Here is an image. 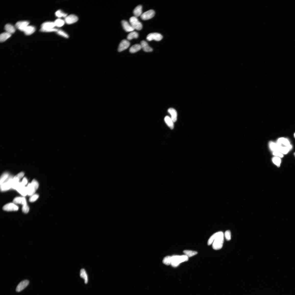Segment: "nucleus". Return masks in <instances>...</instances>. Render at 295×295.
<instances>
[{
  "label": "nucleus",
  "instance_id": "6",
  "mask_svg": "<svg viewBox=\"0 0 295 295\" xmlns=\"http://www.w3.org/2000/svg\"><path fill=\"white\" fill-rule=\"evenodd\" d=\"M15 190L23 196H25L28 195L27 187L21 183H19L16 186Z\"/></svg>",
  "mask_w": 295,
  "mask_h": 295
},
{
  "label": "nucleus",
  "instance_id": "22",
  "mask_svg": "<svg viewBox=\"0 0 295 295\" xmlns=\"http://www.w3.org/2000/svg\"><path fill=\"white\" fill-rule=\"evenodd\" d=\"M5 29L7 32L11 34L14 33L15 31V27L10 24H6L5 26Z\"/></svg>",
  "mask_w": 295,
  "mask_h": 295
},
{
  "label": "nucleus",
  "instance_id": "45",
  "mask_svg": "<svg viewBox=\"0 0 295 295\" xmlns=\"http://www.w3.org/2000/svg\"><path fill=\"white\" fill-rule=\"evenodd\" d=\"M294 156H295V153H294Z\"/></svg>",
  "mask_w": 295,
  "mask_h": 295
},
{
  "label": "nucleus",
  "instance_id": "30",
  "mask_svg": "<svg viewBox=\"0 0 295 295\" xmlns=\"http://www.w3.org/2000/svg\"><path fill=\"white\" fill-rule=\"evenodd\" d=\"M183 253L188 257H192L197 254L198 253L197 252L195 251L187 250L184 251Z\"/></svg>",
  "mask_w": 295,
  "mask_h": 295
},
{
  "label": "nucleus",
  "instance_id": "27",
  "mask_svg": "<svg viewBox=\"0 0 295 295\" xmlns=\"http://www.w3.org/2000/svg\"><path fill=\"white\" fill-rule=\"evenodd\" d=\"M11 34L7 32L2 33L0 36V41L1 42H5L10 38Z\"/></svg>",
  "mask_w": 295,
  "mask_h": 295
},
{
  "label": "nucleus",
  "instance_id": "16",
  "mask_svg": "<svg viewBox=\"0 0 295 295\" xmlns=\"http://www.w3.org/2000/svg\"><path fill=\"white\" fill-rule=\"evenodd\" d=\"M277 143L279 145L282 146H283V145L288 146L290 145L288 139L283 138H279L278 139Z\"/></svg>",
  "mask_w": 295,
  "mask_h": 295
},
{
  "label": "nucleus",
  "instance_id": "37",
  "mask_svg": "<svg viewBox=\"0 0 295 295\" xmlns=\"http://www.w3.org/2000/svg\"><path fill=\"white\" fill-rule=\"evenodd\" d=\"M31 184L34 190V192L35 193L39 187L38 182L35 180L34 179L32 181Z\"/></svg>",
  "mask_w": 295,
  "mask_h": 295
},
{
  "label": "nucleus",
  "instance_id": "5",
  "mask_svg": "<svg viewBox=\"0 0 295 295\" xmlns=\"http://www.w3.org/2000/svg\"><path fill=\"white\" fill-rule=\"evenodd\" d=\"M163 38L162 35L157 33H152L149 34L147 35L146 39L149 41L155 40L157 41L161 40Z\"/></svg>",
  "mask_w": 295,
  "mask_h": 295
},
{
  "label": "nucleus",
  "instance_id": "24",
  "mask_svg": "<svg viewBox=\"0 0 295 295\" xmlns=\"http://www.w3.org/2000/svg\"><path fill=\"white\" fill-rule=\"evenodd\" d=\"M165 121L167 125L171 129H173L174 128V122L171 118L169 116H166L165 118Z\"/></svg>",
  "mask_w": 295,
  "mask_h": 295
},
{
  "label": "nucleus",
  "instance_id": "13",
  "mask_svg": "<svg viewBox=\"0 0 295 295\" xmlns=\"http://www.w3.org/2000/svg\"><path fill=\"white\" fill-rule=\"evenodd\" d=\"M29 284L28 280H23L19 283L16 288V292H19L25 289Z\"/></svg>",
  "mask_w": 295,
  "mask_h": 295
},
{
  "label": "nucleus",
  "instance_id": "10",
  "mask_svg": "<svg viewBox=\"0 0 295 295\" xmlns=\"http://www.w3.org/2000/svg\"><path fill=\"white\" fill-rule=\"evenodd\" d=\"M78 20V18L76 15L71 14L65 18V22L68 24H73Z\"/></svg>",
  "mask_w": 295,
  "mask_h": 295
},
{
  "label": "nucleus",
  "instance_id": "1",
  "mask_svg": "<svg viewBox=\"0 0 295 295\" xmlns=\"http://www.w3.org/2000/svg\"><path fill=\"white\" fill-rule=\"evenodd\" d=\"M224 242V234L222 231H219L213 234L208 241V244L210 245L212 244L213 249L220 250L223 247Z\"/></svg>",
  "mask_w": 295,
  "mask_h": 295
},
{
  "label": "nucleus",
  "instance_id": "35",
  "mask_svg": "<svg viewBox=\"0 0 295 295\" xmlns=\"http://www.w3.org/2000/svg\"><path fill=\"white\" fill-rule=\"evenodd\" d=\"M171 256H167L164 258L163 260V262L165 264L168 265H171Z\"/></svg>",
  "mask_w": 295,
  "mask_h": 295
},
{
  "label": "nucleus",
  "instance_id": "20",
  "mask_svg": "<svg viewBox=\"0 0 295 295\" xmlns=\"http://www.w3.org/2000/svg\"><path fill=\"white\" fill-rule=\"evenodd\" d=\"M292 146L291 145L288 146L283 147L281 146L279 148V151L282 154H286L292 149Z\"/></svg>",
  "mask_w": 295,
  "mask_h": 295
},
{
  "label": "nucleus",
  "instance_id": "44",
  "mask_svg": "<svg viewBox=\"0 0 295 295\" xmlns=\"http://www.w3.org/2000/svg\"><path fill=\"white\" fill-rule=\"evenodd\" d=\"M294 137L295 138V133H294Z\"/></svg>",
  "mask_w": 295,
  "mask_h": 295
},
{
  "label": "nucleus",
  "instance_id": "23",
  "mask_svg": "<svg viewBox=\"0 0 295 295\" xmlns=\"http://www.w3.org/2000/svg\"><path fill=\"white\" fill-rule=\"evenodd\" d=\"M281 146L277 144V143H275L274 142L271 141L269 143V146L271 150L273 151H279V148Z\"/></svg>",
  "mask_w": 295,
  "mask_h": 295
},
{
  "label": "nucleus",
  "instance_id": "33",
  "mask_svg": "<svg viewBox=\"0 0 295 295\" xmlns=\"http://www.w3.org/2000/svg\"><path fill=\"white\" fill-rule=\"evenodd\" d=\"M272 161L278 167L280 166L281 160L280 158L277 156L274 157L272 158Z\"/></svg>",
  "mask_w": 295,
  "mask_h": 295
},
{
  "label": "nucleus",
  "instance_id": "34",
  "mask_svg": "<svg viewBox=\"0 0 295 295\" xmlns=\"http://www.w3.org/2000/svg\"><path fill=\"white\" fill-rule=\"evenodd\" d=\"M24 173L23 172H21L19 173L17 175L15 176L14 177L13 180L14 181L16 182H19V181L21 178L24 175Z\"/></svg>",
  "mask_w": 295,
  "mask_h": 295
},
{
  "label": "nucleus",
  "instance_id": "36",
  "mask_svg": "<svg viewBox=\"0 0 295 295\" xmlns=\"http://www.w3.org/2000/svg\"><path fill=\"white\" fill-rule=\"evenodd\" d=\"M9 177V174L7 173L3 174L1 176L0 180L1 185Z\"/></svg>",
  "mask_w": 295,
  "mask_h": 295
},
{
  "label": "nucleus",
  "instance_id": "2",
  "mask_svg": "<svg viewBox=\"0 0 295 295\" xmlns=\"http://www.w3.org/2000/svg\"><path fill=\"white\" fill-rule=\"evenodd\" d=\"M188 260V257L186 255H174L171 256V265L174 267H177L180 264Z\"/></svg>",
  "mask_w": 295,
  "mask_h": 295
},
{
  "label": "nucleus",
  "instance_id": "43",
  "mask_svg": "<svg viewBox=\"0 0 295 295\" xmlns=\"http://www.w3.org/2000/svg\"><path fill=\"white\" fill-rule=\"evenodd\" d=\"M28 180H27V178H26L24 177L23 178L22 182H21V183L23 185L25 186L27 184V183H28Z\"/></svg>",
  "mask_w": 295,
  "mask_h": 295
},
{
  "label": "nucleus",
  "instance_id": "4",
  "mask_svg": "<svg viewBox=\"0 0 295 295\" xmlns=\"http://www.w3.org/2000/svg\"><path fill=\"white\" fill-rule=\"evenodd\" d=\"M13 177L10 176L1 185V189L2 191H5L8 190L11 188V185Z\"/></svg>",
  "mask_w": 295,
  "mask_h": 295
},
{
  "label": "nucleus",
  "instance_id": "28",
  "mask_svg": "<svg viewBox=\"0 0 295 295\" xmlns=\"http://www.w3.org/2000/svg\"><path fill=\"white\" fill-rule=\"evenodd\" d=\"M139 36L138 33L136 32H133L129 33L127 36V38L128 40H131L133 38H137Z\"/></svg>",
  "mask_w": 295,
  "mask_h": 295
},
{
  "label": "nucleus",
  "instance_id": "21",
  "mask_svg": "<svg viewBox=\"0 0 295 295\" xmlns=\"http://www.w3.org/2000/svg\"><path fill=\"white\" fill-rule=\"evenodd\" d=\"M13 202L15 204H21L23 205L27 204L26 200L24 197L15 198Z\"/></svg>",
  "mask_w": 295,
  "mask_h": 295
},
{
  "label": "nucleus",
  "instance_id": "18",
  "mask_svg": "<svg viewBox=\"0 0 295 295\" xmlns=\"http://www.w3.org/2000/svg\"><path fill=\"white\" fill-rule=\"evenodd\" d=\"M168 112L171 116V119L174 122H175L177 119V113L176 110L173 108H169Z\"/></svg>",
  "mask_w": 295,
  "mask_h": 295
},
{
  "label": "nucleus",
  "instance_id": "15",
  "mask_svg": "<svg viewBox=\"0 0 295 295\" xmlns=\"http://www.w3.org/2000/svg\"><path fill=\"white\" fill-rule=\"evenodd\" d=\"M141 45L143 51L146 52H151L153 51V49L150 47L148 44L145 41L143 40L141 42Z\"/></svg>",
  "mask_w": 295,
  "mask_h": 295
},
{
  "label": "nucleus",
  "instance_id": "39",
  "mask_svg": "<svg viewBox=\"0 0 295 295\" xmlns=\"http://www.w3.org/2000/svg\"><path fill=\"white\" fill-rule=\"evenodd\" d=\"M39 197V195L36 194L33 195L30 198L29 201L30 202H34L35 201L38 199Z\"/></svg>",
  "mask_w": 295,
  "mask_h": 295
},
{
  "label": "nucleus",
  "instance_id": "19",
  "mask_svg": "<svg viewBox=\"0 0 295 295\" xmlns=\"http://www.w3.org/2000/svg\"><path fill=\"white\" fill-rule=\"evenodd\" d=\"M142 5H139L135 8L133 11L134 17H137L142 15Z\"/></svg>",
  "mask_w": 295,
  "mask_h": 295
},
{
  "label": "nucleus",
  "instance_id": "38",
  "mask_svg": "<svg viewBox=\"0 0 295 295\" xmlns=\"http://www.w3.org/2000/svg\"><path fill=\"white\" fill-rule=\"evenodd\" d=\"M57 32L59 35L65 38H68L69 37L68 34L63 30H58Z\"/></svg>",
  "mask_w": 295,
  "mask_h": 295
},
{
  "label": "nucleus",
  "instance_id": "25",
  "mask_svg": "<svg viewBox=\"0 0 295 295\" xmlns=\"http://www.w3.org/2000/svg\"><path fill=\"white\" fill-rule=\"evenodd\" d=\"M80 276L81 278L84 279L85 284H87L88 282V277L86 271L83 269H81L80 272Z\"/></svg>",
  "mask_w": 295,
  "mask_h": 295
},
{
  "label": "nucleus",
  "instance_id": "9",
  "mask_svg": "<svg viewBox=\"0 0 295 295\" xmlns=\"http://www.w3.org/2000/svg\"><path fill=\"white\" fill-rule=\"evenodd\" d=\"M29 22L26 21H19L17 22L16 24L15 27L19 30L24 32L27 26H29Z\"/></svg>",
  "mask_w": 295,
  "mask_h": 295
},
{
  "label": "nucleus",
  "instance_id": "14",
  "mask_svg": "<svg viewBox=\"0 0 295 295\" xmlns=\"http://www.w3.org/2000/svg\"><path fill=\"white\" fill-rule=\"evenodd\" d=\"M121 23L124 29L126 32H132L134 30V29L127 21L125 20H122L121 21Z\"/></svg>",
  "mask_w": 295,
  "mask_h": 295
},
{
  "label": "nucleus",
  "instance_id": "3",
  "mask_svg": "<svg viewBox=\"0 0 295 295\" xmlns=\"http://www.w3.org/2000/svg\"><path fill=\"white\" fill-rule=\"evenodd\" d=\"M129 21L131 26L134 29L140 30L142 29V23L139 21L137 17L134 16L130 18Z\"/></svg>",
  "mask_w": 295,
  "mask_h": 295
},
{
  "label": "nucleus",
  "instance_id": "32",
  "mask_svg": "<svg viewBox=\"0 0 295 295\" xmlns=\"http://www.w3.org/2000/svg\"><path fill=\"white\" fill-rule=\"evenodd\" d=\"M56 16L58 18L64 17L65 18L67 16V14L63 12L61 10H59L55 13Z\"/></svg>",
  "mask_w": 295,
  "mask_h": 295
},
{
  "label": "nucleus",
  "instance_id": "29",
  "mask_svg": "<svg viewBox=\"0 0 295 295\" xmlns=\"http://www.w3.org/2000/svg\"><path fill=\"white\" fill-rule=\"evenodd\" d=\"M54 22L56 26L58 27H61L64 25L65 22L63 19L59 18L56 19Z\"/></svg>",
  "mask_w": 295,
  "mask_h": 295
},
{
  "label": "nucleus",
  "instance_id": "7",
  "mask_svg": "<svg viewBox=\"0 0 295 295\" xmlns=\"http://www.w3.org/2000/svg\"><path fill=\"white\" fill-rule=\"evenodd\" d=\"M155 11L153 10H150L143 13L141 15V18L142 20H146L152 18L155 15Z\"/></svg>",
  "mask_w": 295,
  "mask_h": 295
},
{
  "label": "nucleus",
  "instance_id": "12",
  "mask_svg": "<svg viewBox=\"0 0 295 295\" xmlns=\"http://www.w3.org/2000/svg\"><path fill=\"white\" fill-rule=\"evenodd\" d=\"M18 209V207L13 203L7 204L3 207V210L7 211H16Z\"/></svg>",
  "mask_w": 295,
  "mask_h": 295
},
{
  "label": "nucleus",
  "instance_id": "42",
  "mask_svg": "<svg viewBox=\"0 0 295 295\" xmlns=\"http://www.w3.org/2000/svg\"><path fill=\"white\" fill-rule=\"evenodd\" d=\"M273 154L275 156L280 157H283V156H284L283 154L278 151H274V152H273Z\"/></svg>",
  "mask_w": 295,
  "mask_h": 295
},
{
  "label": "nucleus",
  "instance_id": "8",
  "mask_svg": "<svg viewBox=\"0 0 295 295\" xmlns=\"http://www.w3.org/2000/svg\"><path fill=\"white\" fill-rule=\"evenodd\" d=\"M55 25L54 22H44L41 26V28L40 30L41 32L44 31L55 28Z\"/></svg>",
  "mask_w": 295,
  "mask_h": 295
},
{
  "label": "nucleus",
  "instance_id": "40",
  "mask_svg": "<svg viewBox=\"0 0 295 295\" xmlns=\"http://www.w3.org/2000/svg\"><path fill=\"white\" fill-rule=\"evenodd\" d=\"M231 232L230 230H227L225 232V236L227 240H230L231 239Z\"/></svg>",
  "mask_w": 295,
  "mask_h": 295
},
{
  "label": "nucleus",
  "instance_id": "31",
  "mask_svg": "<svg viewBox=\"0 0 295 295\" xmlns=\"http://www.w3.org/2000/svg\"><path fill=\"white\" fill-rule=\"evenodd\" d=\"M27 188L28 195L29 196H32L35 193L34 192V190L31 183H29L28 186H27Z\"/></svg>",
  "mask_w": 295,
  "mask_h": 295
},
{
  "label": "nucleus",
  "instance_id": "26",
  "mask_svg": "<svg viewBox=\"0 0 295 295\" xmlns=\"http://www.w3.org/2000/svg\"><path fill=\"white\" fill-rule=\"evenodd\" d=\"M141 48V45L136 44L131 46L130 49L129 51L131 53H134L139 51Z\"/></svg>",
  "mask_w": 295,
  "mask_h": 295
},
{
  "label": "nucleus",
  "instance_id": "41",
  "mask_svg": "<svg viewBox=\"0 0 295 295\" xmlns=\"http://www.w3.org/2000/svg\"><path fill=\"white\" fill-rule=\"evenodd\" d=\"M22 210L23 212L25 213H27L29 212V208L27 204L23 205Z\"/></svg>",
  "mask_w": 295,
  "mask_h": 295
},
{
  "label": "nucleus",
  "instance_id": "11",
  "mask_svg": "<svg viewBox=\"0 0 295 295\" xmlns=\"http://www.w3.org/2000/svg\"><path fill=\"white\" fill-rule=\"evenodd\" d=\"M130 45V42L126 40H122L120 43L118 49V52H121L127 49L129 47Z\"/></svg>",
  "mask_w": 295,
  "mask_h": 295
},
{
  "label": "nucleus",
  "instance_id": "17",
  "mask_svg": "<svg viewBox=\"0 0 295 295\" xmlns=\"http://www.w3.org/2000/svg\"><path fill=\"white\" fill-rule=\"evenodd\" d=\"M36 30L35 27L33 26H27L24 32L26 35H29L33 33Z\"/></svg>",
  "mask_w": 295,
  "mask_h": 295
}]
</instances>
